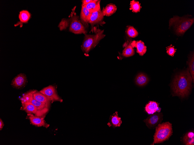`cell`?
Here are the masks:
<instances>
[{
	"label": "cell",
	"instance_id": "23",
	"mask_svg": "<svg viewBox=\"0 0 194 145\" xmlns=\"http://www.w3.org/2000/svg\"><path fill=\"white\" fill-rule=\"evenodd\" d=\"M183 141L186 145L194 144V134L193 131L189 132L186 133L184 136Z\"/></svg>",
	"mask_w": 194,
	"mask_h": 145
},
{
	"label": "cell",
	"instance_id": "11",
	"mask_svg": "<svg viewBox=\"0 0 194 145\" xmlns=\"http://www.w3.org/2000/svg\"><path fill=\"white\" fill-rule=\"evenodd\" d=\"M103 13L100 9L99 10L91 12L88 23L91 24L92 27L96 24L102 23L104 17Z\"/></svg>",
	"mask_w": 194,
	"mask_h": 145
},
{
	"label": "cell",
	"instance_id": "20",
	"mask_svg": "<svg viewBox=\"0 0 194 145\" xmlns=\"http://www.w3.org/2000/svg\"><path fill=\"white\" fill-rule=\"evenodd\" d=\"M149 79L148 77L143 73L138 74L135 79L136 84L140 86L146 85L148 82Z\"/></svg>",
	"mask_w": 194,
	"mask_h": 145
},
{
	"label": "cell",
	"instance_id": "19",
	"mask_svg": "<svg viewBox=\"0 0 194 145\" xmlns=\"http://www.w3.org/2000/svg\"><path fill=\"white\" fill-rule=\"evenodd\" d=\"M110 123H107V125L109 126H112L114 127H119L122 123L121 118L118 117L117 112H116L113 115L110 116Z\"/></svg>",
	"mask_w": 194,
	"mask_h": 145
},
{
	"label": "cell",
	"instance_id": "3",
	"mask_svg": "<svg viewBox=\"0 0 194 145\" xmlns=\"http://www.w3.org/2000/svg\"><path fill=\"white\" fill-rule=\"evenodd\" d=\"M194 22V18L174 16L170 19L169 25V27H173L177 35H183L191 27Z\"/></svg>",
	"mask_w": 194,
	"mask_h": 145
},
{
	"label": "cell",
	"instance_id": "26",
	"mask_svg": "<svg viewBox=\"0 0 194 145\" xmlns=\"http://www.w3.org/2000/svg\"><path fill=\"white\" fill-rule=\"evenodd\" d=\"M126 32L128 36L131 38H134L138 35L137 31L132 26H129L128 27Z\"/></svg>",
	"mask_w": 194,
	"mask_h": 145
},
{
	"label": "cell",
	"instance_id": "1",
	"mask_svg": "<svg viewBox=\"0 0 194 145\" xmlns=\"http://www.w3.org/2000/svg\"><path fill=\"white\" fill-rule=\"evenodd\" d=\"M192 81L188 69L176 76L172 85L174 94L182 98L187 96L190 91Z\"/></svg>",
	"mask_w": 194,
	"mask_h": 145
},
{
	"label": "cell",
	"instance_id": "13",
	"mask_svg": "<svg viewBox=\"0 0 194 145\" xmlns=\"http://www.w3.org/2000/svg\"><path fill=\"white\" fill-rule=\"evenodd\" d=\"M159 104L155 101H150L146 105L145 109L149 114L160 112L161 108L159 107Z\"/></svg>",
	"mask_w": 194,
	"mask_h": 145
},
{
	"label": "cell",
	"instance_id": "27",
	"mask_svg": "<svg viewBox=\"0 0 194 145\" xmlns=\"http://www.w3.org/2000/svg\"><path fill=\"white\" fill-rule=\"evenodd\" d=\"M166 52L169 55L172 56H174L175 53L176 51V49H175L174 46H172V45L166 47Z\"/></svg>",
	"mask_w": 194,
	"mask_h": 145
},
{
	"label": "cell",
	"instance_id": "16",
	"mask_svg": "<svg viewBox=\"0 0 194 145\" xmlns=\"http://www.w3.org/2000/svg\"><path fill=\"white\" fill-rule=\"evenodd\" d=\"M131 41H127L123 45L125 48L123 51L122 55L124 57H127L133 56L135 53L133 47L131 45Z\"/></svg>",
	"mask_w": 194,
	"mask_h": 145
},
{
	"label": "cell",
	"instance_id": "14",
	"mask_svg": "<svg viewBox=\"0 0 194 145\" xmlns=\"http://www.w3.org/2000/svg\"><path fill=\"white\" fill-rule=\"evenodd\" d=\"M132 46L136 48V52L139 55L143 56L147 51V47L145 45L143 42L141 40L136 41H133L131 43Z\"/></svg>",
	"mask_w": 194,
	"mask_h": 145
},
{
	"label": "cell",
	"instance_id": "24",
	"mask_svg": "<svg viewBox=\"0 0 194 145\" xmlns=\"http://www.w3.org/2000/svg\"><path fill=\"white\" fill-rule=\"evenodd\" d=\"M189 70L191 75L193 81L194 82V53L191 54L189 57L188 60Z\"/></svg>",
	"mask_w": 194,
	"mask_h": 145
},
{
	"label": "cell",
	"instance_id": "2",
	"mask_svg": "<svg viewBox=\"0 0 194 145\" xmlns=\"http://www.w3.org/2000/svg\"><path fill=\"white\" fill-rule=\"evenodd\" d=\"M94 30L95 34L92 35L85 34V38L81 46V49L85 54L95 47L105 35L103 34L104 30H101L94 27Z\"/></svg>",
	"mask_w": 194,
	"mask_h": 145
},
{
	"label": "cell",
	"instance_id": "7",
	"mask_svg": "<svg viewBox=\"0 0 194 145\" xmlns=\"http://www.w3.org/2000/svg\"><path fill=\"white\" fill-rule=\"evenodd\" d=\"M39 91L46 96L52 103L55 101L62 102V100L58 94L55 87L53 85L45 87Z\"/></svg>",
	"mask_w": 194,
	"mask_h": 145
},
{
	"label": "cell",
	"instance_id": "15",
	"mask_svg": "<svg viewBox=\"0 0 194 145\" xmlns=\"http://www.w3.org/2000/svg\"><path fill=\"white\" fill-rule=\"evenodd\" d=\"M21 101L23 110H24L28 114H34L35 115L37 116V110L34 105L29 102Z\"/></svg>",
	"mask_w": 194,
	"mask_h": 145
},
{
	"label": "cell",
	"instance_id": "22",
	"mask_svg": "<svg viewBox=\"0 0 194 145\" xmlns=\"http://www.w3.org/2000/svg\"><path fill=\"white\" fill-rule=\"evenodd\" d=\"M91 13L88 9L82 5L80 17L82 22L85 23H88Z\"/></svg>",
	"mask_w": 194,
	"mask_h": 145
},
{
	"label": "cell",
	"instance_id": "29",
	"mask_svg": "<svg viewBox=\"0 0 194 145\" xmlns=\"http://www.w3.org/2000/svg\"><path fill=\"white\" fill-rule=\"evenodd\" d=\"M4 126V124L2 120L0 119V130H1Z\"/></svg>",
	"mask_w": 194,
	"mask_h": 145
},
{
	"label": "cell",
	"instance_id": "4",
	"mask_svg": "<svg viewBox=\"0 0 194 145\" xmlns=\"http://www.w3.org/2000/svg\"><path fill=\"white\" fill-rule=\"evenodd\" d=\"M173 133L172 125L169 122L159 124L156 127L154 135V141L151 145L162 143L168 140Z\"/></svg>",
	"mask_w": 194,
	"mask_h": 145
},
{
	"label": "cell",
	"instance_id": "18",
	"mask_svg": "<svg viewBox=\"0 0 194 145\" xmlns=\"http://www.w3.org/2000/svg\"><path fill=\"white\" fill-rule=\"evenodd\" d=\"M117 7L114 4L109 3L102 10L104 16H109L115 13L117 10Z\"/></svg>",
	"mask_w": 194,
	"mask_h": 145
},
{
	"label": "cell",
	"instance_id": "9",
	"mask_svg": "<svg viewBox=\"0 0 194 145\" xmlns=\"http://www.w3.org/2000/svg\"><path fill=\"white\" fill-rule=\"evenodd\" d=\"M31 13L27 10H23L19 11L18 14L19 21L14 25L15 27L19 25L22 27L23 24L27 23L31 17Z\"/></svg>",
	"mask_w": 194,
	"mask_h": 145
},
{
	"label": "cell",
	"instance_id": "12",
	"mask_svg": "<svg viewBox=\"0 0 194 145\" xmlns=\"http://www.w3.org/2000/svg\"><path fill=\"white\" fill-rule=\"evenodd\" d=\"M26 80V76L24 74H20L17 75L13 79L11 85L13 87L19 89L25 85Z\"/></svg>",
	"mask_w": 194,
	"mask_h": 145
},
{
	"label": "cell",
	"instance_id": "21",
	"mask_svg": "<svg viewBox=\"0 0 194 145\" xmlns=\"http://www.w3.org/2000/svg\"><path fill=\"white\" fill-rule=\"evenodd\" d=\"M100 0H92L88 4L83 5L92 12L98 11L100 9Z\"/></svg>",
	"mask_w": 194,
	"mask_h": 145
},
{
	"label": "cell",
	"instance_id": "8",
	"mask_svg": "<svg viewBox=\"0 0 194 145\" xmlns=\"http://www.w3.org/2000/svg\"><path fill=\"white\" fill-rule=\"evenodd\" d=\"M163 115L162 113L156 112L151 114L144 122L146 123L147 126L149 128L154 127L159 124L162 120Z\"/></svg>",
	"mask_w": 194,
	"mask_h": 145
},
{
	"label": "cell",
	"instance_id": "10",
	"mask_svg": "<svg viewBox=\"0 0 194 145\" xmlns=\"http://www.w3.org/2000/svg\"><path fill=\"white\" fill-rule=\"evenodd\" d=\"M28 114L30 122L33 125L37 127L43 126L46 128L49 126V124L46 123L44 120L45 116L39 117L33 114Z\"/></svg>",
	"mask_w": 194,
	"mask_h": 145
},
{
	"label": "cell",
	"instance_id": "25",
	"mask_svg": "<svg viewBox=\"0 0 194 145\" xmlns=\"http://www.w3.org/2000/svg\"><path fill=\"white\" fill-rule=\"evenodd\" d=\"M141 8L139 1L133 0L130 1V9L135 13L139 12Z\"/></svg>",
	"mask_w": 194,
	"mask_h": 145
},
{
	"label": "cell",
	"instance_id": "5",
	"mask_svg": "<svg viewBox=\"0 0 194 145\" xmlns=\"http://www.w3.org/2000/svg\"><path fill=\"white\" fill-rule=\"evenodd\" d=\"M34 90L28 91L24 94L21 98V101L29 102L36 108L37 112V116H42L48 112L50 104L40 102L34 98L33 94Z\"/></svg>",
	"mask_w": 194,
	"mask_h": 145
},
{
	"label": "cell",
	"instance_id": "28",
	"mask_svg": "<svg viewBox=\"0 0 194 145\" xmlns=\"http://www.w3.org/2000/svg\"><path fill=\"white\" fill-rule=\"evenodd\" d=\"M92 0H83L82 1V5H85L91 2Z\"/></svg>",
	"mask_w": 194,
	"mask_h": 145
},
{
	"label": "cell",
	"instance_id": "6",
	"mask_svg": "<svg viewBox=\"0 0 194 145\" xmlns=\"http://www.w3.org/2000/svg\"><path fill=\"white\" fill-rule=\"evenodd\" d=\"M71 12L70 18L67 19L70 32L75 34H87V32L80 21L79 17L74 13V11Z\"/></svg>",
	"mask_w": 194,
	"mask_h": 145
},
{
	"label": "cell",
	"instance_id": "17",
	"mask_svg": "<svg viewBox=\"0 0 194 145\" xmlns=\"http://www.w3.org/2000/svg\"><path fill=\"white\" fill-rule=\"evenodd\" d=\"M33 96L34 99L42 103L50 105L51 101L39 91L34 90Z\"/></svg>",
	"mask_w": 194,
	"mask_h": 145
}]
</instances>
